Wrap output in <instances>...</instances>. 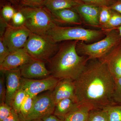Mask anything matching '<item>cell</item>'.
Instances as JSON below:
<instances>
[{
    "mask_svg": "<svg viewBox=\"0 0 121 121\" xmlns=\"http://www.w3.org/2000/svg\"><path fill=\"white\" fill-rule=\"evenodd\" d=\"M76 101L79 104L102 109L116 104L113 99L115 80L106 63L101 59H90L73 81Z\"/></svg>",
    "mask_w": 121,
    "mask_h": 121,
    "instance_id": "cell-1",
    "label": "cell"
},
{
    "mask_svg": "<svg viewBox=\"0 0 121 121\" xmlns=\"http://www.w3.org/2000/svg\"><path fill=\"white\" fill-rule=\"evenodd\" d=\"M78 41H66L48 62L51 76L59 79H68L74 81L84 70L89 58L80 56L76 50Z\"/></svg>",
    "mask_w": 121,
    "mask_h": 121,
    "instance_id": "cell-2",
    "label": "cell"
},
{
    "mask_svg": "<svg viewBox=\"0 0 121 121\" xmlns=\"http://www.w3.org/2000/svg\"><path fill=\"white\" fill-rule=\"evenodd\" d=\"M104 31L105 37L94 43H87L78 41L76 47L78 54L87 56L89 60L101 59L106 56L121 43V37L117 29Z\"/></svg>",
    "mask_w": 121,
    "mask_h": 121,
    "instance_id": "cell-3",
    "label": "cell"
},
{
    "mask_svg": "<svg viewBox=\"0 0 121 121\" xmlns=\"http://www.w3.org/2000/svg\"><path fill=\"white\" fill-rule=\"evenodd\" d=\"M20 11L26 18L24 24L32 33L48 35L57 25L52 13L47 8L25 6Z\"/></svg>",
    "mask_w": 121,
    "mask_h": 121,
    "instance_id": "cell-4",
    "label": "cell"
},
{
    "mask_svg": "<svg viewBox=\"0 0 121 121\" xmlns=\"http://www.w3.org/2000/svg\"><path fill=\"white\" fill-rule=\"evenodd\" d=\"M48 35L56 43L62 41L77 40L87 43H94L103 39L105 32L99 30L88 29L80 27L56 26Z\"/></svg>",
    "mask_w": 121,
    "mask_h": 121,
    "instance_id": "cell-5",
    "label": "cell"
},
{
    "mask_svg": "<svg viewBox=\"0 0 121 121\" xmlns=\"http://www.w3.org/2000/svg\"><path fill=\"white\" fill-rule=\"evenodd\" d=\"M59 46L48 35L31 32L24 48L32 58L48 62L58 50Z\"/></svg>",
    "mask_w": 121,
    "mask_h": 121,
    "instance_id": "cell-6",
    "label": "cell"
},
{
    "mask_svg": "<svg viewBox=\"0 0 121 121\" xmlns=\"http://www.w3.org/2000/svg\"><path fill=\"white\" fill-rule=\"evenodd\" d=\"M31 32L24 24L13 26L7 24L1 37L10 52L24 48Z\"/></svg>",
    "mask_w": 121,
    "mask_h": 121,
    "instance_id": "cell-7",
    "label": "cell"
},
{
    "mask_svg": "<svg viewBox=\"0 0 121 121\" xmlns=\"http://www.w3.org/2000/svg\"><path fill=\"white\" fill-rule=\"evenodd\" d=\"M52 91H48L36 97L32 108L25 121L42 119L48 115L54 114L56 103Z\"/></svg>",
    "mask_w": 121,
    "mask_h": 121,
    "instance_id": "cell-8",
    "label": "cell"
},
{
    "mask_svg": "<svg viewBox=\"0 0 121 121\" xmlns=\"http://www.w3.org/2000/svg\"><path fill=\"white\" fill-rule=\"evenodd\" d=\"M60 80L52 76L40 79H29L22 77L21 88L28 95L36 97L43 91H53Z\"/></svg>",
    "mask_w": 121,
    "mask_h": 121,
    "instance_id": "cell-9",
    "label": "cell"
},
{
    "mask_svg": "<svg viewBox=\"0 0 121 121\" xmlns=\"http://www.w3.org/2000/svg\"><path fill=\"white\" fill-rule=\"evenodd\" d=\"M45 62L32 58L27 63L20 67L22 78L29 79H40L51 76V72L45 66Z\"/></svg>",
    "mask_w": 121,
    "mask_h": 121,
    "instance_id": "cell-10",
    "label": "cell"
},
{
    "mask_svg": "<svg viewBox=\"0 0 121 121\" xmlns=\"http://www.w3.org/2000/svg\"><path fill=\"white\" fill-rule=\"evenodd\" d=\"M32 58L24 48L13 51L0 64V70H9L19 68L27 63Z\"/></svg>",
    "mask_w": 121,
    "mask_h": 121,
    "instance_id": "cell-11",
    "label": "cell"
},
{
    "mask_svg": "<svg viewBox=\"0 0 121 121\" xmlns=\"http://www.w3.org/2000/svg\"><path fill=\"white\" fill-rule=\"evenodd\" d=\"M100 8L101 7L81 3L73 9L80 16L83 23L99 28Z\"/></svg>",
    "mask_w": 121,
    "mask_h": 121,
    "instance_id": "cell-12",
    "label": "cell"
},
{
    "mask_svg": "<svg viewBox=\"0 0 121 121\" xmlns=\"http://www.w3.org/2000/svg\"><path fill=\"white\" fill-rule=\"evenodd\" d=\"M4 71L7 89L5 103L11 106L14 95L21 88L22 76L19 68Z\"/></svg>",
    "mask_w": 121,
    "mask_h": 121,
    "instance_id": "cell-13",
    "label": "cell"
},
{
    "mask_svg": "<svg viewBox=\"0 0 121 121\" xmlns=\"http://www.w3.org/2000/svg\"><path fill=\"white\" fill-rule=\"evenodd\" d=\"M52 91L56 104L60 100L67 98L71 99L77 102L73 81L71 79H60Z\"/></svg>",
    "mask_w": 121,
    "mask_h": 121,
    "instance_id": "cell-14",
    "label": "cell"
},
{
    "mask_svg": "<svg viewBox=\"0 0 121 121\" xmlns=\"http://www.w3.org/2000/svg\"><path fill=\"white\" fill-rule=\"evenodd\" d=\"M106 63L115 80L121 77V43L101 59Z\"/></svg>",
    "mask_w": 121,
    "mask_h": 121,
    "instance_id": "cell-15",
    "label": "cell"
},
{
    "mask_svg": "<svg viewBox=\"0 0 121 121\" xmlns=\"http://www.w3.org/2000/svg\"><path fill=\"white\" fill-rule=\"evenodd\" d=\"M51 13L56 23L75 25H81L83 23L80 16L73 9H64Z\"/></svg>",
    "mask_w": 121,
    "mask_h": 121,
    "instance_id": "cell-16",
    "label": "cell"
},
{
    "mask_svg": "<svg viewBox=\"0 0 121 121\" xmlns=\"http://www.w3.org/2000/svg\"><path fill=\"white\" fill-rule=\"evenodd\" d=\"M80 104L70 98L62 99L56 104L54 114L64 120L65 116L78 108Z\"/></svg>",
    "mask_w": 121,
    "mask_h": 121,
    "instance_id": "cell-17",
    "label": "cell"
},
{
    "mask_svg": "<svg viewBox=\"0 0 121 121\" xmlns=\"http://www.w3.org/2000/svg\"><path fill=\"white\" fill-rule=\"evenodd\" d=\"M93 108L87 104H80L77 109L67 115L64 121H86Z\"/></svg>",
    "mask_w": 121,
    "mask_h": 121,
    "instance_id": "cell-18",
    "label": "cell"
},
{
    "mask_svg": "<svg viewBox=\"0 0 121 121\" xmlns=\"http://www.w3.org/2000/svg\"><path fill=\"white\" fill-rule=\"evenodd\" d=\"M82 3L77 0H47L45 6L51 12L66 9H74Z\"/></svg>",
    "mask_w": 121,
    "mask_h": 121,
    "instance_id": "cell-19",
    "label": "cell"
},
{
    "mask_svg": "<svg viewBox=\"0 0 121 121\" xmlns=\"http://www.w3.org/2000/svg\"><path fill=\"white\" fill-rule=\"evenodd\" d=\"M103 109L106 113L108 121H121V104L111 105Z\"/></svg>",
    "mask_w": 121,
    "mask_h": 121,
    "instance_id": "cell-20",
    "label": "cell"
},
{
    "mask_svg": "<svg viewBox=\"0 0 121 121\" xmlns=\"http://www.w3.org/2000/svg\"><path fill=\"white\" fill-rule=\"evenodd\" d=\"M121 26V14L112 10L111 17L105 25L100 27V29L104 31L117 29Z\"/></svg>",
    "mask_w": 121,
    "mask_h": 121,
    "instance_id": "cell-21",
    "label": "cell"
},
{
    "mask_svg": "<svg viewBox=\"0 0 121 121\" xmlns=\"http://www.w3.org/2000/svg\"><path fill=\"white\" fill-rule=\"evenodd\" d=\"M27 94L22 88H20L15 94L11 103V106L14 110L19 114L21 107Z\"/></svg>",
    "mask_w": 121,
    "mask_h": 121,
    "instance_id": "cell-22",
    "label": "cell"
},
{
    "mask_svg": "<svg viewBox=\"0 0 121 121\" xmlns=\"http://www.w3.org/2000/svg\"><path fill=\"white\" fill-rule=\"evenodd\" d=\"M36 97H32L27 94L21 106L19 114L24 121L32 108Z\"/></svg>",
    "mask_w": 121,
    "mask_h": 121,
    "instance_id": "cell-23",
    "label": "cell"
},
{
    "mask_svg": "<svg viewBox=\"0 0 121 121\" xmlns=\"http://www.w3.org/2000/svg\"><path fill=\"white\" fill-rule=\"evenodd\" d=\"M86 121H108L104 109H93L91 111Z\"/></svg>",
    "mask_w": 121,
    "mask_h": 121,
    "instance_id": "cell-24",
    "label": "cell"
},
{
    "mask_svg": "<svg viewBox=\"0 0 121 121\" xmlns=\"http://www.w3.org/2000/svg\"><path fill=\"white\" fill-rule=\"evenodd\" d=\"M112 10L109 7H101L99 16V28L109 21L112 15Z\"/></svg>",
    "mask_w": 121,
    "mask_h": 121,
    "instance_id": "cell-25",
    "label": "cell"
},
{
    "mask_svg": "<svg viewBox=\"0 0 121 121\" xmlns=\"http://www.w3.org/2000/svg\"><path fill=\"white\" fill-rule=\"evenodd\" d=\"M86 4L94 5L97 7H110L116 2L115 0H77Z\"/></svg>",
    "mask_w": 121,
    "mask_h": 121,
    "instance_id": "cell-26",
    "label": "cell"
},
{
    "mask_svg": "<svg viewBox=\"0 0 121 121\" xmlns=\"http://www.w3.org/2000/svg\"><path fill=\"white\" fill-rule=\"evenodd\" d=\"M113 99L115 104H121V77L115 80Z\"/></svg>",
    "mask_w": 121,
    "mask_h": 121,
    "instance_id": "cell-27",
    "label": "cell"
},
{
    "mask_svg": "<svg viewBox=\"0 0 121 121\" xmlns=\"http://www.w3.org/2000/svg\"><path fill=\"white\" fill-rule=\"evenodd\" d=\"M6 83L4 72L0 70V103L5 102L6 97Z\"/></svg>",
    "mask_w": 121,
    "mask_h": 121,
    "instance_id": "cell-28",
    "label": "cell"
},
{
    "mask_svg": "<svg viewBox=\"0 0 121 121\" xmlns=\"http://www.w3.org/2000/svg\"><path fill=\"white\" fill-rule=\"evenodd\" d=\"M11 106L5 102L0 103V121H2L11 115L13 110Z\"/></svg>",
    "mask_w": 121,
    "mask_h": 121,
    "instance_id": "cell-29",
    "label": "cell"
},
{
    "mask_svg": "<svg viewBox=\"0 0 121 121\" xmlns=\"http://www.w3.org/2000/svg\"><path fill=\"white\" fill-rule=\"evenodd\" d=\"M16 12L13 7L9 5H5L2 10V17L6 21L12 19L13 15Z\"/></svg>",
    "mask_w": 121,
    "mask_h": 121,
    "instance_id": "cell-30",
    "label": "cell"
},
{
    "mask_svg": "<svg viewBox=\"0 0 121 121\" xmlns=\"http://www.w3.org/2000/svg\"><path fill=\"white\" fill-rule=\"evenodd\" d=\"M47 0H22V4L26 7H41L45 6Z\"/></svg>",
    "mask_w": 121,
    "mask_h": 121,
    "instance_id": "cell-31",
    "label": "cell"
},
{
    "mask_svg": "<svg viewBox=\"0 0 121 121\" xmlns=\"http://www.w3.org/2000/svg\"><path fill=\"white\" fill-rule=\"evenodd\" d=\"M10 52L2 40L1 37L0 38V64L2 63L6 58Z\"/></svg>",
    "mask_w": 121,
    "mask_h": 121,
    "instance_id": "cell-32",
    "label": "cell"
},
{
    "mask_svg": "<svg viewBox=\"0 0 121 121\" xmlns=\"http://www.w3.org/2000/svg\"><path fill=\"white\" fill-rule=\"evenodd\" d=\"M13 24L17 26H21L24 24L26 21V18L20 11L16 12L12 18Z\"/></svg>",
    "mask_w": 121,
    "mask_h": 121,
    "instance_id": "cell-33",
    "label": "cell"
},
{
    "mask_svg": "<svg viewBox=\"0 0 121 121\" xmlns=\"http://www.w3.org/2000/svg\"><path fill=\"white\" fill-rule=\"evenodd\" d=\"M2 121H24L22 119L20 115L13 109L9 117Z\"/></svg>",
    "mask_w": 121,
    "mask_h": 121,
    "instance_id": "cell-34",
    "label": "cell"
},
{
    "mask_svg": "<svg viewBox=\"0 0 121 121\" xmlns=\"http://www.w3.org/2000/svg\"><path fill=\"white\" fill-rule=\"evenodd\" d=\"M109 7L112 10L121 14V1H116Z\"/></svg>",
    "mask_w": 121,
    "mask_h": 121,
    "instance_id": "cell-35",
    "label": "cell"
},
{
    "mask_svg": "<svg viewBox=\"0 0 121 121\" xmlns=\"http://www.w3.org/2000/svg\"><path fill=\"white\" fill-rule=\"evenodd\" d=\"M42 119L43 121H64L63 120L60 119L54 114L48 115Z\"/></svg>",
    "mask_w": 121,
    "mask_h": 121,
    "instance_id": "cell-36",
    "label": "cell"
},
{
    "mask_svg": "<svg viewBox=\"0 0 121 121\" xmlns=\"http://www.w3.org/2000/svg\"><path fill=\"white\" fill-rule=\"evenodd\" d=\"M7 22L2 17H0V37H2L7 27Z\"/></svg>",
    "mask_w": 121,
    "mask_h": 121,
    "instance_id": "cell-37",
    "label": "cell"
},
{
    "mask_svg": "<svg viewBox=\"0 0 121 121\" xmlns=\"http://www.w3.org/2000/svg\"><path fill=\"white\" fill-rule=\"evenodd\" d=\"M9 0L12 4H16L18 3L19 0Z\"/></svg>",
    "mask_w": 121,
    "mask_h": 121,
    "instance_id": "cell-38",
    "label": "cell"
},
{
    "mask_svg": "<svg viewBox=\"0 0 121 121\" xmlns=\"http://www.w3.org/2000/svg\"><path fill=\"white\" fill-rule=\"evenodd\" d=\"M117 30H118V32H119V35H120V36H121V26L118 27V28H117Z\"/></svg>",
    "mask_w": 121,
    "mask_h": 121,
    "instance_id": "cell-39",
    "label": "cell"
},
{
    "mask_svg": "<svg viewBox=\"0 0 121 121\" xmlns=\"http://www.w3.org/2000/svg\"><path fill=\"white\" fill-rule=\"evenodd\" d=\"M30 121H43L42 119H35V120H32Z\"/></svg>",
    "mask_w": 121,
    "mask_h": 121,
    "instance_id": "cell-40",
    "label": "cell"
},
{
    "mask_svg": "<svg viewBox=\"0 0 121 121\" xmlns=\"http://www.w3.org/2000/svg\"><path fill=\"white\" fill-rule=\"evenodd\" d=\"M117 1H121V0H115Z\"/></svg>",
    "mask_w": 121,
    "mask_h": 121,
    "instance_id": "cell-41",
    "label": "cell"
}]
</instances>
